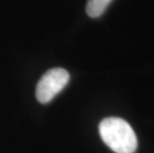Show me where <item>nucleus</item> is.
<instances>
[{"label": "nucleus", "mask_w": 154, "mask_h": 153, "mask_svg": "<svg viewBox=\"0 0 154 153\" xmlns=\"http://www.w3.org/2000/svg\"><path fill=\"white\" fill-rule=\"evenodd\" d=\"M100 134L103 141L116 153H134L137 137L131 125L122 118H107L100 121Z\"/></svg>", "instance_id": "nucleus-1"}, {"label": "nucleus", "mask_w": 154, "mask_h": 153, "mask_svg": "<svg viewBox=\"0 0 154 153\" xmlns=\"http://www.w3.org/2000/svg\"><path fill=\"white\" fill-rule=\"evenodd\" d=\"M70 80V74L62 68L51 69L42 76L36 87V99L41 103H50L62 92Z\"/></svg>", "instance_id": "nucleus-2"}, {"label": "nucleus", "mask_w": 154, "mask_h": 153, "mask_svg": "<svg viewBox=\"0 0 154 153\" xmlns=\"http://www.w3.org/2000/svg\"><path fill=\"white\" fill-rule=\"evenodd\" d=\"M112 0H88L86 11L91 18H97L106 10L107 6Z\"/></svg>", "instance_id": "nucleus-3"}]
</instances>
